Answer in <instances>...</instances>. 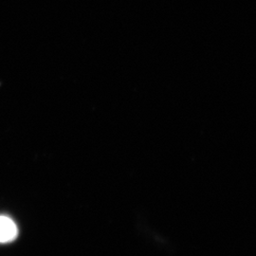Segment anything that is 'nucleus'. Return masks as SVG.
I'll list each match as a JSON object with an SVG mask.
<instances>
[{
	"mask_svg": "<svg viewBox=\"0 0 256 256\" xmlns=\"http://www.w3.org/2000/svg\"><path fill=\"white\" fill-rule=\"evenodd\" d=\"M18 236V229L14 220L8 216H0V243H10Z\"/></svg>",
	"mask_w": 256,
	"mask_h": 256,
	"instance_id": "obj_1",
	"label": "nucleus"
}]
</instances>
